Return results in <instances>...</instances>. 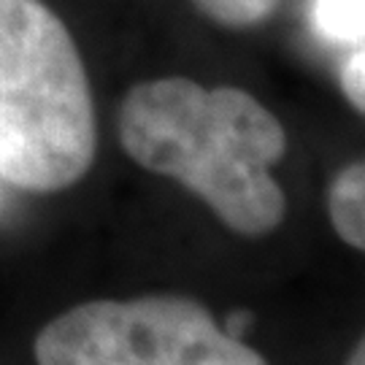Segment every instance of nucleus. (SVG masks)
I'll return each mask as SVG.
<instances>
[{
	"label": "nucleus",
	"mask_w": 365,
	"mask_h": 365,
	"mask_svg": "<svg viewBox=\"0 0 365 365\" xmlns=\"http://www.w3.org/2000/svg\"><path fill=\"white\" fill-rule=\"evenodd\" d=\"M119 138L138 165L184 184L235 233L265 235L287 214L271 173L287 133L249 92L182 76L141 81L122 101Z\"/></svg>",
	"instance_id": "f257e3e1"
},
{
	"label": "nucleus",
	"mask_w": 365,
	"mask_h": 365,
	"mask_svg": "<svg viewBox=\"0 0 365 365\" xmlns=\"http://www.w3.org/2000/svg\"><path fill=\"white\" fill-rule=\"evenodd\" d=\"M90 78L60 16L0 0V179L27 192L76 184L95 160Z\"/></svg>",
	"instance_id": "f03ea898"
},
{
	"label": "nucleus",
	"mask_w": 365,
	"mask_h": 365,
	"mask_svg": "<svg viewBox=\"0 0 365 365\" xmlns=\"http://www.w3.org/2000/svg\"><path fill=\"white\" fill-rule=\"evenodd\" d=\"M38 365H268L230 339L206 306L182 295L92 300L60 314L36 339Z\"/></svg>",
	"instance_id": "7ed1b4c3"
},
{
	"label": "nucleus",
	"mask_w": 365,
	"mask_h": 365,
	"mask_svg": "<svg viewBox=\"0 0 365 365\" xmlns=\"http://www.w3.org/2000/svg\"><path fill=\"white\" fill-rule=\"evenodd\" d=\"M327 211L336 233L354 247L365 249V165L357 160L341 170L327 190Z\"/></svg>",
	"instance_id": "20e7f679"
},
{
	"label": "nucleus",
	"mask_w": 365,
	"mask_h": 365,
	"mask_svg": "<svg viewBox=\"0 0 365 365\" xmlns=\"http://www.w3.org/2000/svg\"><path fill=\"white\" fill-rule=\"evenodd\" d=\"M314 30L330 43L363 46L365 0H312L309 6Z\"/></svg>",
	"instance_id": "39448f33"
},
{
	"label": "nucleus",
	"mask_w": 365,
	"mask_h": 365,
	"mask_svg": "<svg viewBox=\"0 0 365 365\" xmlns=\"http://www.w3.org/2000/svg\"><path fill=\"white\" fill-rule=\"evenodd\" d=\"M197 11L225 27H252L276 11L279 0H192Z\"/></svg>",
	"instance_id": "423d86ee"
},
{
	"label": "nucleus",
	"mask_w": 365,
	"mask_h": 365,
	"mask_svg": "<svg viewBox=\"0 0 365 365\" xmlns=\"http://www.w3.org/2000/svg\"><path fill=\"white\" fill-rule=\"evenodd\" d=\"M365 60H363V46L349 49V57L341 68V84H344V95L346 101L363 111L365 108Z\"/></svg>",
	"instance_id": "0eeeda50"
},
{
	"label": "nucleus",
	"mask_w": 365,
	"mask_h": 365,
	"mask_svg": "<svg viewBox=\"0 0 365 365\" xmlns=\"http://www.w3.org/2000/svg\"><path fill=\"white\" fill-rule=\"evenodd\" d=\"M252 325H255V314L247 312V309H238V312L227 314V319H225V327H222V330H225L230 339L244 341V336L252 330Z\"/></svg>",
	"instance_id": "6e6552de"
},
{
	"label": "nucleus",
	"mask_w": 365,
	"mask_h": 365,
	"mask_svg": "<svg viewBox=\"0 0 365 365\" xmlns=\"http://www.w3.org/2000/svg\"><path fill=\"white\" fill-rule=\"evenodd\" d=\"M346 365H365V344L363 341L354 344V349L349 352V357H346Z\"/></svg>",
	"instance_id": "1a4fd4ad"
}]
</instances>
